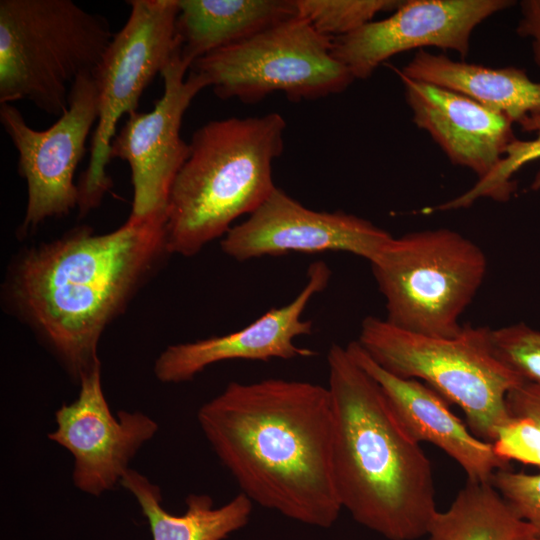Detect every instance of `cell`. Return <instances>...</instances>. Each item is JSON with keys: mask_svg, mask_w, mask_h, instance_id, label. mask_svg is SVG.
<instances>
[{"mask_svg": "<svg viewBox=\"0 0 540 540\" xmlns=\"http://www.w3.org/2000/svg\"><path fill=\"white\" fill-rule=\"evenodd\" d=\"M78 382L77 399L55 412L57 427L48 438L72 454L76 488L100 496L120 484L129 462L153 438L158 424L139 411L112 414L102 389L101 365Z\"/></svg>", "mask_w": 540, "mask_h": 540, "instance_id": "cell-14", "label": "cell"}, {"mask_svg": "<svg viewBox=\"0 0 540 540\" xmlns=\"http://www.w3.org/2000/svg\"><path fill=\"white\" fill-rule=\"evenodd\" d=\"M492 444L495 453L509 463L517 461L540 468V428L529 418L511 416Z\"/></svg>", "mask_w": 540, "mask_h": 540, "instance_id": "cell-26", "label": "cell"}, {"mask_svg": "<svg viewBox=\"0 0 540 540\" xmlns=\"http://www.w3.org/2000/svg\"><path fill=\"white\" fill-rule=\"evenodd\" d=\"M178 54L161 72L164 91L151 111L128 115L111 143L110 157L131 170L133 202L130 217L166 215L174 180L190 153L180 136L184 113L194 97L209 87Z\"/></svg>", "mask_w": 540, "mask_h": 540, "instance_id": "cell-11", "label": "cell"}, {"mask_svg": "<svg viewBox=\"0 0 540 540\" xmlns=\"http://www.w3.org/2000/svg\"><path fill=\"white\" fill-rule=\"evenodd\" d=\"M510 0H407L382 20L332 38V55L354 79L370 77L388 58L414 48L432 46L469 51L473 30Z\"/></svg>", "mask_w": 540, "mask_h": 540, "instance_id": "cell-13", "label": "cell"}, {"mask_svg": "<svg viewBox=\"0 0 540 540\" xmlns=\"http://www.w3.org/2000/svg\"><path fill=\"white\" fill-rule=\"evenodd\" d=\"M393 236L342 211H315L275 188L248 218L221 240V249L239 261L292 252L342 251L372 262Z\"/></svg>", "mask_w": 540, "mask_h": 540, "instance_id": "cell-12", "label": "cell"}, {"mask_svg": "<svg viewBox=\"0 0 540 540\" xmlns=\"http://www.w3.org/2000/svg\"><path fill=\"white\" fill-rule=\"evenodd\" d=\"M398 0H294L296 15L319 33L335 38L373 21L380 12L396 10Z\"/></svg>", "mask_w": 540, "mask_h": 540, "instance_id": "cell-23", "label": "cell"}, {"mask_svg": "<svg viewBox=\"0 0 540 540\" xmlns=\"http://www.w3.org/2000/svg\"><path fill=\"white\" fill-rule=\"evenodd\" d=\"M507 407L512 417H526L540 428V385L523 382L507 395Z\"/></svg>", "mask_w": 540, "mask_h": 540, "instance_id": "cell-27", "label": "cell"}, {"mask_svg": "<svg viewBox=\"0 0 540 540\" xmlns=\"http://www.w3.org/2000/svg\"><path fill=\"white\" fill-rule=\"evenodd\" d=\"M496 356L525 382L540 385V331L523 323L491 329Z\"/></svg>", "mask_w": 540, "mask_h": 540, "instance_id": "cell-24", "label": "cell"}, {"mask_svg": "<svg viewBox=\"0 0 540 540\" xmlns=\"http://www.w3.org/2000/svg\"><path fill=\"white\" fill-rule=\"evenodd\" d=\"M327 364L342 509L388 540L425 537L437 512L431 462L346 347L332 344Z\"/></svg>", "mask_w": 540, "mask_h": 540, "instance_id": "cell-3", "label": "cell"}, {"mask_svg": "<svg viewBox=\"0 0 540 540\" xmlns=\"http://www.w3.org/2000/svg\"><path fill=\"white\" fill-rule=\"evenodd\" d=\"M285 128L274 112L213 120L194 132L169 196V254H198L265 202L276 188L272 163L283 151Z\"/></svg>", "mask_w": 540, "mask_h": 540, "instance_id": "cell-4", "label": "cell"}, {"mask_svg": "<svg viewBox=\"0 0 540 540\" xmlns=\"http://www.w3.org/2000/svg\"><path fill=\"white\" fill-rule=\"evenodd\" d=\"M124 26L113 35L92 72L98 92V123L90 159L79 184V213L98 207L112 186L107 174L111 143L124 114L137 111L140 97L178 52V0H131Z\"/></svg>", "mask_w": 540, "mask_h": 540, "instance_id": "cell-9", "label": "cell"}, {"mask_svg": "<svg viewBox=\"0 0 540 540\" xmlns=\"http://www.w3.org/2000/svg\"><path fill=\"white\" fill-rule=\"evenodd\" d=\"M346 348L355 361L378 383L393 413L417 443L435 445L456 461L467 480L491 482L493 474L510 463L500 458L493 444L475 436L450 410L446 400L428 385L383 369L357 341Z\"/></svg>", "mask_w": 540, "mask_h": 540, "instance_id": "cell-17", "label": "cell"}, {"mask_svg": "<svg viewBox=\"0 0 540 540\" xmlns=\"http://www.w3.org/2000/svg\"><path fill=\"white\" fill-rule=\"evenodd\" d=\"M330 277L326 263L314 262L307 270L304 287L288 304L270 309L235 332L168 346L155 361L156 378L176 384L192 380L206 367L221 361L289 360L315 355V351L297 346L294 340L312 333V321L303 319V314L311 299L327 287Z\"/></svg>", "mask_w": 540, "mask_h": 540, "instance_id": "cell-15", "label": "cell"}, {"mask_svg": "<svg viewBox=\"0 0 540 540\" xmlns=\"http://www.w3.org/2000/svg\"><path fill=\"white\" fill-rule=\"evenodd\" d=\"M98 92L92 72L73 83L67 110L45 130H35L12 104L0 105V122L18 152V173L27 183L21 231L51 217L68 215L79 203L74 174L90 131L98 120Z\"/></svg>", "mask_w": 540, "mask_h": 540, "instance_id": "cell-10", "label": "cell"}, {"mask_svg": "<svg viewBox=\"0 0 540 540\" xmlns=\"http://www.w3.org/2000/svg\"><path fill=\"white\" fill-rule=\"evenodd\" d=\"M531 540H540V536H537V535H536V536L533 537Z\"/></svg>", "mask_w": 540, "mask_h": 540, "instance_id": "cell-29", "label": "cell"}, {"mask_svg": "<svg viewBox=\"0 0 540 540\" xmlns=\"http://www.w3.org/2000/svg\"><path fill=\"white\" fill-rule=\"evenodd\" d=\"M394 70L416 126L429 133L454 165L472 170L478 180L486 177L516 139L513 122L464 94Z\"/></svg>", "mask_w": 540, "mask_h": 540, "instance_id": "cell-16", "label": "cell"}, {"mask_svg": "<svg viewBox=\"0 0 540 540\" xmlns=\"http://www.w3.org/2000/svg\"><path fill=\"white\" fill-rule=\"evenodd\" d=\"M524 132L533 133L530 140H513L505 150L499 164L484 178L462 195L427 211H446L464 208L476 200L486 197L497 201H506L514 193L516 184L513 175L524 165L540 159V114L531 115L518 123ZM532 190H540V170L531 183Z\"/></svg>", "mask_w": 540, "mask_h": 540, "instance_id": "cell-22", "label": "cell"}, {"mask_svg": "<svg viewBox=\"0 0 540 540\" xmlns=\"http://www.w3.org/2000/svg\"><path fill=\"white\" fill-rule=\"evenodd\" d=\"M520 8L516 31L520 37L531 39L533 59L540 69V0H523Z\"/></svg>", "mask_w": 540, "mask_h": 540, "instance_id": "cell-28", "label": "cell"}, {"mask_svg": "<svg viewBox=\"0 0 540 540\" xmlns=\"http://www.w3.org/2000/svg\"><path fill=\"white\" fill-rule=\"evenodd\" d=\"M178 7V54L189 67L211 52L296 16L294 0H178Z\"/></svg>", "mask_w": 540, "mask_h": 540, "instance_id": "cell-19", "label": "cell"}, {"mask_svg": "<svg viewBox=\"0 0 540 540\" xmlns=\"http://www.w3.org/2000/svg\"><path fill=\"white\" fill-rule=\"evenodd\" d=\"M357 343L386 371L422 380L457 405L471 432L490 443L511 419L507 395L525 382L494 353L489 327L463 325L455 337H433L367 316Z\"/></svg>", "mask_w": 540, "mask_h": 540, "instance_id": "cell-6", "label": "cell"}, {"mask_svg": "<svg viewBox=\"0 0 540 540\" xmlns=\"http://www.w3.org/2000/svg\"><path fill=\"white\" fill-rule=\"evenodd\" d=\"M113 35L105 17L71 0H1L0 104L26 100L60 117Z\"/></svg>", "mask_w": 540, "mask_h": 540, "instance_id": "cell-5", "label": "cell"}, {"mask_svg": "<svg viewBox=\"0 0 540 540\" xmlns=\"http://www.w3.org/2000/svg\"><path fill=\"white\" fill-rule=\"evenodd\" d=\"M165 224L166 215H156L129 216L105 234L81 227L14 263L13 307L77 381L101 365L103 331L169 254Z\"/></svg>", "mask_w": 540, "mask_h": 540, "instance_id": "cell-2", "label": "cell"}, {"mask_svg": "<svg viewBox=\"0 0 540 540\" xmlns=\"http://www.w3.org/2000/svg\"><path fill=\"white\" fill-rule=\"evenodd\" d=\"M521 519L491 482L467 480L448 509L434 514L426 540H531Z\"/></svg>", "mask_w": 540, "mask_h": 540, "instance_id": "cell-21", "label": "cell"}, {"mask_svg": "<svg viewBox=\"0 0 540 540\" xmlns=\"http://www.w3.org/2000/svg\"><path fill=\"white\" fill-rule=\"evenodd\" d=\"M120 485L136 498L153 540H223L248 523L253 507L243 493L220 507L209 495L189 494L184 514L174 515L162 507L159 486L136 470L128 469Z\"/></svg>", "mask_w": 540, "mask_h": 540, "instance_id": "cell-20", "label": "cell"}, {"mask_svg": "<svg viewBox=\"0 0 540 540\" xmlns=\"http://www.w3.org/2000/svg\"><path fill=\"white\" fill-rule=\"evenodd\" d=\"M399 71L411 79L464 94L513 123L540 114V82L517 67H487L420 49Z\"/></svg>", "mask_w": 540, "mask_h": 540, "instance_id": "cell-18", "label": "cell"}, {"mask_svg": "<svg viewBox=\"0 0 540 540\" xmlns=\"http://www.w3.org/2000/svg\"><path fill=\"white\" fill-rule=\"evenodd\" d=\"M197 419L252 502L314 527L336 522L342 505L327 387L280 378L230 382L199 408Z\"/></svg>", "mask_w": 540, "mask_h": 540, "instance_id": "cell-1", "label": "cell"}, {"mask_svg": "<svg viewBox=\"0 0 540 540\" xmlns=\"http://www.w3.org/2000/svg\"><path fill=\"white\" fill-rule=\"evenodd\" d=\"M491 483L514 512L540 536V473L503 468L493 474Z\"/></svg>", "mask_w": 540, "mask_h": 540, "instance_id": "cell-25", "label": "cell"}, {"mask_svg": "<svg viewBox=\"0 0 540 540\" xmlns=\"http://www.w3.org/2000/svg\"><path fill=\"white\" fill-rule=\"evenodd\" d=\"M332 38L293 16L190 66L221 99L245 103L282 92L293 102L341 93L354 81L331 53Z\"/></svg>", "mask_w": 540, "mask_h": 540, "instance_id": "cell-8", "label": "cell"}, {"mask_svg": "<svg viewBox=\"0 0 540 540\" xmlns=\"http://www.w3.org/2000/svg\"><path fill=\"white\" fill-rule=\"evenodd\" d=\"M390 324L421 335L455 337L460 317L487 273L483 250L437 228L392 237L370 262Z\"/></svg>", "mask_w": 540, "mask_h": 540, "instance_id": "cell-7", "label": "cell"}]
</instances>
